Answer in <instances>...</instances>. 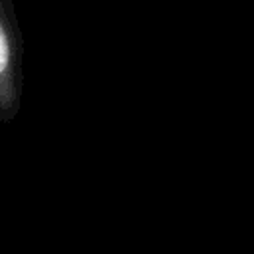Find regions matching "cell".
I'll use <instances>...</instances> for the list:
<instances>
[{"label": "cell", "instance_id": "obj_1", "mask_svg": "<svg viewBox=\"0 0 254 254\" xmlns=\"http://www.w3.org/2000/svg\"><path fill=\"white\" fill-rule=\"evenodd\" d=\"M24 36L14 0H0V123H12L22 109Z\"/></svg>", "mask_w": 254, "mask_h": 254}]
</instances>
